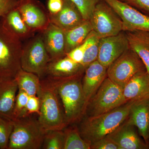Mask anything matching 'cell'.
<instances>
[{"instance_id":"6da1fadb","label":"cell","mask_w":149,"mask_h":149,"mask_svg":"<svg viewBox=\"0 0 149 149\" xmlns=\"http://www.w3.org/2000/svg\"><path fill=\"white\" fill-rule=\"evenodd\" d=\"M134 102L96 116H83L77 126L80 136L91 144L113 132L127 119Z\"/></svg>"},{"instance_id":"7a4b0ae2","label":"cell","mask_w":149,"mask_h":149,"mask_svg":"<svg viewBox=\"0 0 149 149\" xmlns=\"http://www.w3.org/2000/svg\"><path fill=\"white\" fill-rule=\"evenodd\" d=\"M41 88L38 97L40 101L38 118L47 131L63 130L68 126L64 109L56 88L46 81L40 80Z\"/></svg>"},{"instance_id":"3957f363","label":"cell","mask_w":149,"mask_h":149,"mask_svg":"<svg viewBox=\"0 0 149 149\" xmlns=\"http://www.w3.org/2000/svg\"><path fill=\"white\" fill-rule=\"evenodd\" d=\"M35 115H25L13 120V129L8 149H42L47 131Z\"/></svg>"},{"instance_id":"277c9868","label":"cell","mask_w":149,"mask_h":149,"mask_svg":"<svg viewBox=\"0 0 149 149\" xmlns=\"http://www.w3.org/2000/svg\"><path fill=\"white\" fill-rule=\"evenodd\" d=\"M23 44L0 19V83L14 80L22 69Z\"/></svg>"},{"instance_id":"5b68a950","label":"cell","mask_w":149,"mask_h":149,"mask_svg":"<svg viewBox=\"0 0 149 149\" xmlns=\"http://www.w3.org/2000/svg\"><path fill=\"white\" fill-rule=\"evenodd\" d=\"M83 75L56 83L48 82L56 88L61 100L68 126L79 122L86 107L82 85Z\"/></svg>"},{"instance_id":"8992f818","label":"cell","mask_w":149,"mask_h":149,"mask_svg":"<svg viewBox=\"0 0 149 149\" xmlns=\"http://www.w3.org/2000/svg\"><path fill=\"white\" fill-rule=\"evenodd\" d=\"M126 103L122 88L107 77L89 100L83 116L91 117L103 114Z\"/></svg>"},{"instance_id":"52a82bcc","label":"cell","mask_w":149,"mask_h":149,"mask_svg":"<svg viewBox=\"0 0 149 149\" xmlns=\"http://www.w3.org/2000/svg\"><path fill=\"white\" fill-rule=\"evenodd\" d=\"M42 32L30 38L23 45L21 56L22 69L37 74L40 78L50 61Z\"/></svg>"},{"instance_id":"ba28073f","label":"cell","mask_w":149,"mask_h":149,"mask_svg":"<svg viewBox=\"0 0 149 149\" xmlns=\"http://www.w3.org/2000/svg\"><path fill=\"white\" fill-rule=\"evenodd\" d=\"M146 70L141 58L130 48L111 63L107 69V77L123 89L136 73Z\"/></svg>"},{"instance_id":"9c48e42d","label":"cell","mask_w":149,"mask_h":149,"mask_svg":"<svg viewBox=\"0 0 149 149\" xmlns=\"http://www.w3.org/2000/svg\"><path fill=\"white\" fill-rule=\"evenodd\" d=\"M90 21L93 30L100 39L117 35L123 31L120 17L102 0L96 5Z\"/></svg>"},{"instance_id":"30bf717a","label":"cell","mask_w":149,"mask_h":149,"mask_svg":"<svg viewBox=\"0 0 149 149\" xmlns=\"http://www.w3.org/2000/svg\"><path fill=\"white\" fill-rule=\"evenodd\" d=\"M111 8L121 19L123 31L149 32V16L120 0H102Z\"/></svg>"},{"instance_id":"8fae6325","label":"cell","mask_w":149,"mask_h":149,"mask_svg":"<svg viewBox=\"0 0 149 149\" xmlns=\"http://www.w3.org/2000/svg\"><path fill=\"white\" fill-rule=\"evenodd\" d=\"M85 68L65 56L50 61L40 80L52 83L60 82L83 75Z\"/></svg>"},{"instance_id":"7c38bea8","label":"cell","mask_w":149,"mask_h":149,"mask_svg":"<svg viewBox=\"0 0 149 149\" xmlns=\"http://www.w3.org/2000/svg\"><path fill=\"white\" fill-rule=\"evenodd\" d=\"M22 19L32 32H42L50 23L49 13L36 0H24L17 6Z\"/></svg>"},{"instance_id":"4fadbf2b","label":"cell","mask_w":149,"mask_h":149,"mask_svg":"<svg viewBox=\"0 0 149 149\" xmlns=\"http://www.w3.org/2000/svg\"><path fill=\"white\" fill-rule=\"evenodd\" d=\"M129 48L126 34L122 32L114 36L101 38L97 60L107 68Z\"/></svg>"},{"instance_id":"5bb4252c","label":"cell","mask_w":149,"mask_h":149,"mask_svg":"<svg viewBox=\"0 0 149 149\" xmlns=\"http://www.w3.org/2000/svg\"><path fill=\"white\" fill-rule=\"evenodd\" d=\"M125 122L137 128L144 142L148 145L149 97L133 102Z\"/></svg>"},{"instance_id":"9a60e30c","label":"cell","mask_w":149,"mask_h":149,"mask_svg":"<svg viewBox=\"0 0 149 149\" xmlns=\"http://www.w3.org/2000/svg\"><path fill=\"white\" fill-rule=\"evenodd\" d=\"M63 6L58 13H49L52 24L61 29L64 32L73 29L85 21L81 13L70 0H63Z\"/></svg>"},{"instance_id":"2e32d148","label":"cell","mask_w":149,"mask_h":149,"mask_svg":"<svg viewBox=\"0 0 149 149\" xmlns=\"http://www.w3.org/2000/svg\"><path fill=\"white\" fill-rule=\"evenodd\" d=\"M107 69L97 60L85 68L82 85L86 105L107 77Z\"/></svg>"},{"instance_id":"e0dca14e","label":"cell","mask_w":149,"mask_h":149,"mask_svg":"<svg viewBox=\"0 0 149 149\" xmlns=\"http://www.w3.org/2000/svg\"><path fill=\"white\" fill-rule=\"evenodd\" d=\"M135 127L125 121L107 136L114 141L120 149H148V145L140 138Z\"/></svg>"},{"instance_id":"ac0fdd59","label":"cell","mask_w":149,"mask_h":149,"mask_svg":"<svg viewBox=\"0 0 149 149\" xmlns=\"http://www.w3.org/2000/svg\"><path fill=\"white\" fill-rule=\"evenodd\" d=\"M44 44L51 61L66 56L65 52V32L54 24L50 23L42 32Z\"/></svg>"},{"instance_id":"d6986e66","label":"cell","mask_w":149,"mask_h":149,"mask_svg":"<svg viewBox=\"0 0 149 149\" xmlns=\"http://www.w3.org/2000/svg\"><path fill=\"white\" fill-rule=\"evenodd\" d=\"M127 102L149 97V73L147 70L139 72L129 80L123 89Z\"/></svg>"},{"instance_id":"ffe728a7","label":"cell","mask_w":149,"mask_h":149,"mask_svg":"<svg viewBox=\"0 0 149 149\" xmlns=\"http://www.w3.org/2000/svg\"><path fill=\"white\" fill-rule=\"evenodd\" d=\"M18 88L15 79L0 83V115L13 120Z\"/></svg>"},{"instance_id":"44dd1931","label":"cell","mask_w":149,"mask_h":149,"mask_svg":"<svg viewBox=\"0 0 149 149\" xmlns=\"http://www.w3.org/2000/svg\"><path fill=\"white\" fill-rule=\"evenodd\" d=\"M129 48L143 62L149 73V32L134 30L126 34Z\"/></svg>"},{"instance_id":"7402d4cb","label":"cell","mask_w":149,"mask_h":149,"mask_svg":"<svg viewBox=\"0 0 149 149\" xmlns=\"http://www.w3.org/2000/svg\"><path fill=\"white\" fill-rule=\"evenodd\" d=\"M0 19L7 28L22 41L35 35L22 19L17 7L9 11Z\"/></svg>"},{"instance_id":"603a6c76","label":"cell","mask_w":149,"mask_h":149,"mask_svg":"<svg viewBox=\"0 0 149 149\" xmlns=\"http://www.w3.org/2000/svg\"><path fill=\"white\" fill-rule=\"evenodd\" d=\"M92 30L93 28L91 22L90 20H85L77 27L65 32V54L83 44Z\"/></svg>"},{"instance_id":"cb8c5ba5","label":"cell","mask_w":149,"mask_h":149,"mask_svg":"<svg viewBox=\"0 0 149 149\" xmlns=\"http://www.w3.org/2000/svg\"><path fill=\"white\" fill-rule=\"evenodd\" d=\"M18 90L29 96H38L41 88L40 77L37 74L20 70L15 78Z\"/></svg>"},{"instance_id":"d4e9b609","label":"cell","mask_w":149,"mask_h":149,"mask_svg":"<svg viewBox=\"0 0 149 149\" xmlns=\"http://www.w3.org/2000/svg\"><path fill=\"white\" fill-rule=\"evenodd\" d=\"M100 39L95 32L92 30L82 44L84 56L81 65L85 69L97 59Z\"/></svg>"},{"instance_id":"484cf974","label":"cell","mask_w":149,"mask_h":149,"mask_svg":"<svg viewBox=\"0 0 149 149\" xmlns=\"http://www.w3.org/2000/svg\"><path fill=\"white\" fill-rule=\"evenodd\" d=\"M64 149H91V144L82 138L77 126H68L63 129Z\"/></svg>"},{"instance_id":"4316f807","label":"cell","mask_w":149,"mask_h":149,"mask_svg":"<svg viewBox=\"0 0 149 149\" xmlns=\"http://www.w3.org/2000/svg\"><path fill=\"white\" fill-rule=\"evenodd\" d=\"M64 141L63 130H47L42 149H64Z\"/></svg>"},{"instance_id":"83f0119b","label":"cell","mask_w":149,"mask_h":149,"mask_svg":"<svg viewBox=\"0 0 149 149\" xmlns=\"http://www.w3.org/2000/svg\"><path fill=\"white\" fill-rule=\"evenodd\" d=\"M13 127V120L0 115V149H8Z\"/></svg>"},{"instance_id":"f1b7e54d","label":"cell","mask_w":149,"mask_h":149,"mask_svg":"<svg viewBox=\"0 0 149 149\" xmlns=\"http://www.w3.org/2000/svg\"><path fill=\"white\" fill-rule=\"evenodd\" d=\"M77 7L85 20H90L96 5L101 0H70Z\"/></svg>"},{"instance_id":"f546056e","label":"cell","mask_w":149,"mask_h":149,"mask_svg":"<svg viewBox=\"0 0 149 149\" xmlns=\"http://www.w3.org/2000/svg\"><path fill=\"white\" fill-rule=\"evenodd\" d=\"M29 97L26 93L18 90L15 100L13 119L19 116L27 115L26 107Z\"/></svg>"},{"instance_id":"4dcf8cb0","label":"cell","mask_w":149,"mask_h":149,"mask_svg":"<svg viewBox=\"0 0 149 149\" xmlns=\"http://www.w3.org/2000/svg\"><path fill=\"white\" fill-rule=\"evenodd\" d=\"M91 149H120L114 141L105 136L91 144Z\"/></svg>"},{"instance_id":"1f68e13d","label":"cell","mask_w":149,"mask_h":149,"mask_svg":"<svg viewBox=\"0 0 149 149\" xmlns=\"http://www.w3.org/2000/svg\"><path fill=\"white\" fill-rule=\"evenodd\" d=\"M40 101L37 96H29L26 107V114H37L40 113Z\"/></svg>"},{"instance_id":"d6a6232c","label":"cell","mask_w":149,"mask_h":149,"mask_svg":"<svg viewBox=\"0 0 149 149\" xmlns=\"http://www.w3.org/2000/svg\"><path fill=\"white\" fill-rule=\"evenodd\" d=\"M149 16V0H120Z\"/></svg>"},{"instance_id":"836d02e7","label":"cell","mask_w":149,"mask_h":149,"mask_svg":"<svg viewBox=\"0 0 149 149\" xmlns=\"http://www.w3.org/2000/svg\"><path fill=\"white\" fill-rule=\"evenodd\" d=\"M66 56L73 61L81 65L84 56V49L83 45L82 44L73 49L68 53L66 54Z\"/></svg>"},{"instance_id":"e575fe53","label":"cell","mask_w":149,"mask_h":149,"mask_svg":"<svg viewBox=\"0 0 149 149\" xmlns=\"http://www.w3.org/2000/svg\"><path fill=\"white\" fill-rule=\"evenodd\" d=\"M18 0H0V18L18 6Z\"/></svg>"},{"instance_id":"d590c367","label":"cell","mask_w":149,"mask_h":149,"mask_svg":"<svg viewBox=\"0 0 149 149\" xmlns=\"http://www.w3.org/2000/svg\"><path fill=\"white\" fill-rule=\"evenodd\" d=\"M63 0H49L47 7L49 13L51 15L58 13L63 8Z\"/></svg>"},{"instance_id":"8d00e7d4","label":"cell","mask_w":149,"mask_h":149,"mask_svg":"<svg viewBox=\"0 0 149 149\" xmlns=\"http://www.w3.org/2000/svg\"><path fill=\"white\" fill-rule=\"evenodd\" d=\"M148 146H149V130H148Z\"/></svg>"},{"instance_id":"74e56055","label":"cell","mask_w":149,"mask_h":149,"mask_svg":"<svg viewBox=\"0 0 149 149\" xmlns=\"http://www.w3.org/2000/svg\"><path fill=\"white\" fill-rule=\"evenodd\" d=\"M18 1H19V2H21V1H24V0H18Z\"/></svg>"}]
</instances>
